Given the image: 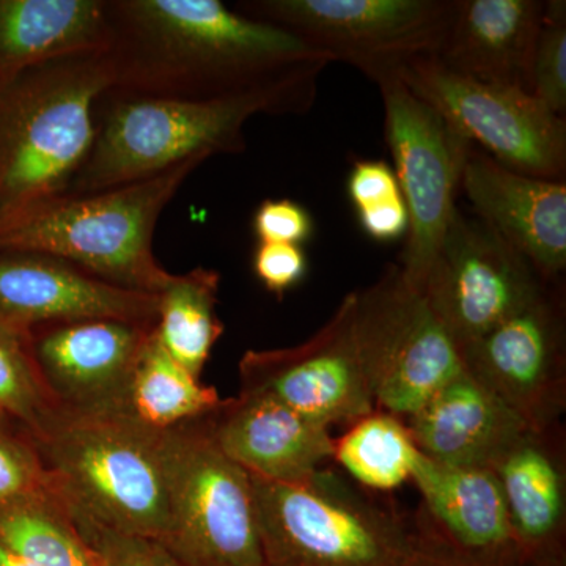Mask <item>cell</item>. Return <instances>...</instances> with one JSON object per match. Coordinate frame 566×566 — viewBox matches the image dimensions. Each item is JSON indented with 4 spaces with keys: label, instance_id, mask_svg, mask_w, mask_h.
Instances as JSON below:
<instances>
[{
    "label": "cell",
    "instance_id": "obj_24",
    "mask_svg": "<svg viewBox=\"0 0 566 566\" xmlns=\"http://www.w3.org/2000/svg\"><path fill=\"white\" fill-rule=\"evenodd\" d=\"M222 403L218 390L178 364L153 331L129 382L125 411L148 430L163 433L207 419Z\"/></svg>",
    "mask_w": 566,
    "mask_h": 566
},
{
    "label": "cell",
    "instance_id": "obj_10",
    "mask_svg": "<svg viewBox=\"0 0 566 566\" xmlns=\"http://www.w3.org/2000/svg\"><path fill=\"white\" fill-rule=\"evenodd\" d=\"M397 77L506 169L565 181V118L532 93L452 73L434 55L406 62Z\"/></svg>",
    "mask_w": 566,
    "mask_h": 566
},
{
    "label": "cell",
    "instance_id": "obj_2",
    "mask_svg": "<svg viewBox=\"0 0 566 566\" xmlns=\"http://www.w3.org/2000/svg\"><path fill=\"white\" fill-rule=\"evenodd\" d=\"M318 80H300L214 99L133 98L106 93L98 103L91 155L69 196L144 180L193 158L245 151L244 126L259 114H305Z\"/></svg>",
    "mask_w": 566,
    "mask_h": 566
},
{
    "label": "cell",
    "instance_id": "obj_1",
    "mask_svg": "<svg viewBox=\"0 0 566 566\" xmlns=\"http://www.w3.org/2000/svg\"><path fill=\"white\" fill-rule=\"evenodd\" d=\"M111 95L214 99L300 80L333 63L300 36L221 0H106Z\"/></svg>",
    "mask_w": 566,
    "mask_h": 566
},
{
    "label": "cell",
    "instance_id": "obj_27",
    "mask_svg": "<svg viewBox=\"0 0 566 566\" xmlns=\"http://www.w3.org/2000/svg\"><path fill=\"white\" fill-rule=\"evenodd\" d=\"M419 457L403 420L375 411L335 441L334 460L360 485L387 491L403 485Z\"/></svg>",
    "mask_w": 566,
    "mask_h": 566
},
{
    "label": "cell",
    "instance_id": "obj_28",
    "mask_svg": "<svg viewBox=\"0 0 566 566\" xmlns=\"http://www.w3.org/2000/svg\"><path fill=\"white\" fill-rule=\"evenodd\" d=\"M52 406L29 356L25 338L0 327V415L36 433Z\"/></svg>",
    "mask_w": 566,
    "mask_h": 566
},
{
    "label": "cell",
    "instance_id": "obj_23",
    "mask_svg": "<svg viewBox=\"0 0 566 566\" xmlns=\"http://www.w3.org/2000/svg\"><path fill=\"white\" fill-rule=\"evenodd\" d=\"M106 44V0H0V92L36 66Z\"/></svg>",
    "mask_w": 566,
    "mask_h": 566
},
{
    "label": "cell",
    "instance_id": "obj_22",
    "mask_svg": "<svg viewBox=\"0 0 566 566\" xmlns=\"http://www.w3.org/2000/svg\"><path fill=\"white\" fill-rule=\"evenodd\" d=\"M409 479L422 494L424 515L453 545L483 556L521 554L493 469L438 463L419 450Z\"/></svg>",
    "mask_w": 566,
    "mask_h": 566
},
{
    "label": "cell",
    "instance_id": "obj_19",
    "mask_svg": "<svg viewBox=\"0 0 566 566\" xmlns=\"http://www.w3.org/2000/svg\"><path fill=\"white\" fill-rule=\"evenodd\" d=\"M545 0H455L436 61L472 80L531 93Z\"/></svg>",
    "mask_w": 566,
    "mask_h": 566
},
{
    "label": "cell",
    "instance_id": "obj_5",
    "mask_svg": "<svg viewBox=\"0 0 566 566\" xmlns=\"http://www.w3.org/2000/svg\"><path fill=\"white\" fill-rule=\"evenodd\" d=\"M205 161L189 159L144 180L39 205L0 229V251L44 253L122 289L163 293L175 274L156 259V226Z\"/></svg>",
    "mask_w": 566,
    "mask_h": 566
},
{
    "label": "cell",
    "instance_id": "obj_20",
    "mask_svg": "<svg viewBox=\"0 0 566 566\" xmlns=\"http://www.w3.org/2000/svg\"><path fill=\"white\" fill-rule=\"evenodd\" d=\"M405 424L424 457L442 464L490 469L528 428L465 370Z\"/></svg>",
    "mask_w": 566,
    "mask_h": 566
},
{
    "label": "cell",
    "instance_id": "obj_33",
    "mask_svg": "<svg viewBox=\"0 0 566 566\" xmlns=\"http://www.w3.org/2000/svg\"><path fill=\"white\" fill-rule=\"evenodd\" d=\"M252 230L259 243L303 245L314 237L311 211L290 199H266L256 207Z\"/></svg>",
    "mask_w": 566,
    "mask_h": 566
},
{
    "label": "cell",
    "instance_id": "obj_31",
    "mask_svg": "<svg viewBox=\"0 0 566 566\" xmlns=\"http://www.w3.org/2000/svg\"><path fill=\"white\" fill-rule=\"evenodd\" d=\"M70 515L73 516L82 536L95 551L102 566H186L158 539L123 534L73 513Z\"/></svg>",
    "mask_w": 566,
    "mask_h": 566
},
{
    "label": "cell",
    "instance_id": "obj_34",
    "mask_svg": "<svg viewBox=\"0 0 566 566\" xmlns=\"http://www.w3.org/2000/svg\"><path fill=\"white\" fill-rule=\"evenodd\" d=\"M252 270L266 292L282 300L307 277L308 260L303 245L259 243Z\"/></svg>",
    "mask_w": 566,
    "mask_h": 566
},
{
    "label": "cell",
    "instance_id": "obj_6",
    "mask_svg": "<svg viewBox=\"0 0 566 566\" xmlns=\"http://www.w3.org/2000/svg\"><path fill=\"white\" fill-rule=\"evenodd\" d=\"M251 479L264 566H403L415 551L416 523L333 471Z\"/></svg>",
    "mask_w": 566,
    "mask_h": 566
},
{
    "label": "cell",
    "instance_id": "obj_12",
    "mask_svg": "<svg viewBox=\"0 0 566 566\" xmlns=\"http://www.w3.org/2000/svg\"><path fill=\"white\" fill-rule=\"evenodd\" d=\"M553 283L485 222L457 210L422 296L461 348L535 303Z\"/></svg>",
    "mask_w": 566,
    "mask_h": 566
},
{
    "label": "cell",
    "instance_id": "obj_35",
    "mask_svg": "<svg viewBox=\"0 0 566 566\" xmlns=\"http://www.w3.org/2000/svg\"><path fill=\"white\" fill-rule=\"evenodd\" d=\"M346 192L354 210L403 197L392 167L378 159H357L353 164L346 180Z\"/></svg>",
    "mask_w": 566,
    "mask_h": 566
},
{
    "label": "cell",
    "instance_id": "obj_4",
    "mask_svg": "<svg viewBox=\"0 0 566 566\" xmlns=\"http://www.w3.org/2000/svg\"><path fill=\"white\" fill-rule=\"evenodd\" d=\"M51 490L73 515L166 543L170 532L159 433L125 409L52 408L32 434Z\"/></svg>",
    "mask_w": 566,
    "mask_h": 566
},
{
    "label": "cell",
    "instance_id": "obj_25",
    "mask_svg": "<svg viewBox=\"0 0 566 566\" xmlns=\"http://www.w3.org/2000/svg\"><path fill=\"white\" fill-rule=\"evenodd\" d=\"M219 289L221 273L199 266L186 274H175L174 281L158 294L156 337L197 378L223 334L218 315Z\"/></svg>",
    "mask_w": 566,
    "mask_h": 566
},
{
    "label": "cell",
    "instance_id": "obj_11",
    "mask_svg": "<svg viewBox=\"0 0 566 566\" xmlns=\"http://www.w3.org/2000/svg\"><path fill=\"white\" fill-rule=\"evenodd\" d=\"M365 371L376 411L405 420L464 370L460 348L422 294L389 264L356 290Z\"/></svg>",
    "mask_w": 566,
    "mask_h": 566
},
{
    "label": "cell",
    "instance_id": "obj_3",
    "mask_svg": "<svg viewBox=\"0 0 566 566\" xmlns=\"http://www.w3.org/2000/svg\"><path fill=\"white\" fill-rule=\"evenodd\" d=\"M111 88L109 59L96 51L44 63L0 92V229L69 192Z\"/></svg>",
    "mask_w": 566,
    "mask_h": 566
},
{
    "label": "cell",
    "instance_id": "obj_16",
    "mask_svg": "<svg viewBox=\"0 0 566 566\" xmlns=\"http://www.w3.org/2000/svg\"><path fill=\"white\" fill-rule=\"evenodd\" d=\"M158 303V294L122 289L55 256L0 251V327L21 338L77 319L156 326Z\"/></svg>",
    "mask_w": 566,
    "mask_h": 566
},
{
    "label": "cell",
    "instance_id": "obj_18",
    "mask_svg": "<svg viewBox=\"0 0 566 566\" xmlns=\"http://www.w3.org/2000/svg\"><path fill=\"white\" fill-rule=\"evenodd\" d=\"M207 423L230 460L268 482H305L334 460L335 439L329 428L270 395L240 392L223 398Z\"/></svg>",
    "mask_w": 566,
    "mask_h": 566
},
{
    "label": "cell",
    "instance_id": "obj_30",
    "mask_svg": "<svg viewBox=\"0 0 566 566\" xmlns=\"http://www.w3.org/2000/svg\"><path fill=\"white\" fill-rule=\"evenodd\" d=\"M50 490V475L32 436L0 415V506Z\"/></svg>",
    "mask_w": 566,
    "mask_h": 566
},
{
    "label": "cell",
    "instance_id": "obj_7",
    "mask_svg": "<svg viewBox=\"0 0 566 566\" xmlns=\"http://www.w3.org/2000/svg\"><path fill=\"white\" fill-rule=\"evenodd\" d=\"M170 532L186 566H264L252 479L216 444L207 419L159 433Z\"/></svg>",
    "mask_w": 566,
    "mask_h": 566
},
{
    "label": "cell",
    "instance_id": "obj_29",
    "mask_svg": "<svg viewBox=\"0 0 566 566\" xmlns=\"http://www.w3.org/2000/svg\"><path fill=\"white\" fill-rule=\"evenodd\" d=\"M531 93L565 118L566 112V2L547 0L531 69Z\"/></svg>",
    "mask_w": 566,
    "mask_h": 566
},
{
    "label": "cell",
    "instance_id": "obj_14",
    "mask_svg": "<svg viewBox=\"0 0 566 566\" xmlns=\"http://www.w3.org/2000/svg\"><path fill=\"white\" fill-rule=\"evenodd\" d=\"M464 370L532 430L562 423L566 411L564 282L460 348Z\"/></svg>",
    "mask_w": 566,
    "mask_h": 566
},
{
    "label": "cell",
    "instance_id": "obj_15",
    "mask_svg": "<svg viewBox=\"0 0 566 566\" xmlns=\"http://www.w3.org/2000/svg\"><path fill=\"white\" fill-rule=\"evenodd\" d=\"M155 331L115 318L48 324L25 337L41 389L52 408L125 409L129 382Z\"/></svg>",
    "mask_w": 566,
    "mask_h": 566
},
{
    "label": "cell",
    "instance_id": "obj_21",
    "mask_svg": "<svg viewBox=\"0 0 566 566\" xmlns=\"http://www.w3.org/2000/svg\"><path fill=\"white\" fill-rule=\"evenodd\" d=\"M565 449L562 423L546 430L527 428L493 468L524 557H560L566 527Z\"/></svg>",
    "mask_w": 566,
    "mask_h": 566
},
{
    "label": "cell",
    "instance_id": "obj_9",
    "mask_svg": "<svg viewBox=\"0 0 566 566\" xmlns=\"http://www.w3.org/2000/svg\"><path fill=\"white\" fill-rule=\"evenodd\" d=\"M385 103V136L395 175L409 212V230L400 255L401 274L422 294L461 188L472 144L430 104L409 91L400 77L379 82Z\"/></svg>",
    "mask_w": 566,
    "mask_h": 566
},
{
    "label": "cell",
    "instance_id": "obj_26",
    "mask_svg": "<svg viewBox=\"0 0 566 566\" xmlns=\"http://www.w3.org/2000/svg\"><path fill=\"white\" fill-rule=\"evenodd\" d=\"M0 546L31 566H102L52 490L0 506Z\"/></svg>",
    "mask_w": 566,
    "mask_h": 566
},
{
    "label": "cell",
    "instance_id": "obj_13",
    "mask_svg": "<svg viewBox=\"0 0 566 566\" xmlns=\"http://www.w3.org/2000/svg\"><path fill=\"white\" fill-rule=\"evenodd\" d=\"M240 392L270 395L329 428L356 423L376 411L365 371L356 293L304 344L251 349L240 360Z\"/></svg>",
    "mask_w": 566,
    "mask_h": 566
},
{
    "label": "cell",
    "instance_id": "obj_37",
    "mask_svg": "<svg viewBox=\"0 0 566 566\" xmlns=\"http://www.w3.org/2000/svg\"><path fill=\"white\" fill-rule=\"evenodd\" d=\"M0 566H31L0 546Z\"/></svg>",
    "mask_w": 566,
    "mask_h": 566
},
{
    "label": "cell",
    "instance_id": "obj_32",
    "mask_svg": "<svg viewBox=\"0 0 566 566\" xmlns=\"http://www.w3.org/2000/svg\"><path fill=\"white\" fill-rule=\"evenodd\" d=\"M416 545L403 566H538L532 558L513 556H483L453 545L430 517L419 513L416 520Z\"/></svg>",
    "mask_w": 566,
    "mask_h": 566
},
{
    "label": "cell",
    "instance_id": "obj_8",
    "mask_svg": "<svg viewBox=\"0 0 566 566\" xmlns=\"http://www.w3.org/2000/svg\"><path fill=\"white\" fill-rule=\"evenodd\" d=\"M234 10L300 36L376 85L438 54L455 0H245Z\"/></svg>",
    "mask_w": 566,
    "mask_h": 566
},
{
    "label": "cell",
    "instance_id": "obj_17",
    "mask_svg": "<svg viewBox=\"0 0 566 566\" xmlns=\"http://www.w3.org/2000/svg\"><path fill=\"white\" fill-rule=\"evenodd\" d=\"M461 189L479 216L546 281L566 270V185L517 174L472 145Z\"/></svg>",
    "mask_w": 566,
    "mask_h": 566
},
{
    "label": "cell",
    "instance_id": "obj_36",
    "mask_svg": "<svg viewBox=\"0 0 566 566\" xmlns=\"http://www.w3.org/2000/svg\"><path fill=\"white\" fill-rule=\"evenodd\" d=\"M360 229L378 243H394L408 234L409 212L403 197L356 210Z\"/></svg>",
    "mask_w": 566,
    "mask_h": 566
}]
</instances>
